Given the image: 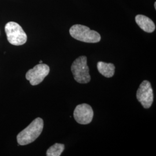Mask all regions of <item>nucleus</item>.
I'll list each match as a JSON object with an SVG mask.
<instances>
[{
    "label": "nucleus",
    "mask_w": 156,
    "mask_h": 156,
    "mask_svg": "<svg viewBox=\"0 0 156 156\" xmlns=\"http://www.w3.org/2000/svg\"><path fill=\"white\" fill-rule=\"evenodd\" d=\"M136 98L145 109L151 108L153 102V91L149 81L144 80L140 84L136 92Z\"/></svg>",
    "instance_id": "6"
},
{
    "label": "nucleus",
    "mask_w": 156,
    "mask_h": 156,
    "mask_svg": "<svg viewBox=\"0 0 156 156\" xmlns=\"http://www.w3.org/2000/svg\"><path fill=\"white\" fill-rule=\"evenodd\" d=\"M69 34L74 39L86 43H97L101 38L98 33L80 24L73 26L69 29Z\"/></svg>",
    "instance_id": "2"
},
{
    "label": "nucleus",
    "mask_w": 156,
    "mask_h": 156,
    "mask_svg": "<svg viewBox=\"0 0 156 156\" xmlns=\"http://www.w3.org/2000/svg\"><path fill=\"white\" fill-rule=\"evenodd\" d=\"M50 72L49 67L42 63L35 66L33 68L29 69L26 73V78L32 86L41 83Z\"/></svg>",
    "instance_id": "5"
},
{
    "label": "nucleus",
    "mask_w": 156,
    "mask_h": 156,
    "mask_svg": "<svg viewBox=\"0 0 156 156\" xmlns=\"http://www.w3.org/2000/svg\"><path fill=\"white\" fill-rule=\"evenodd\" d=\"M44 128L43 120L38 117L26 128L17 135V141L19 145H27L33 142L39 136Z\"/></svg>",
    "instance_id": "1"
},
{
    "label": "nucleus",
    "mask_w": 156,
    "mask_h": 156,
    "mask_svg": "<svg viewBox=\"0 0 156 156\" xmlns=\"http://www.w3.org/2000/svg\"><path fill=\"white\" fill-rule=\"evenodd\" d=\"M135 22L140 28L146 33H153L156 29V26L154 22L149 17L145 15H136L135 17Z\"/></svg>",
    "instance_id": "8"
},
{
    "label": "nucleus",
    "mask_w": 156,
    "mask_h": 156,
    "mask_svg": "<svg viewBox=\"0 0 156 156\" xmlns=\"http://www.w3.org/2000/svg\"><path fill=\"white\" fill-rule=\"evenodd\" d=\"M94 116L91 106L87 104L78 105L74 110L73 117L80 124H88L91 122Z\"/></svg>",
    "instance_id": "7"
},
{
    "label": "nucleus",
    "mask_w": 156,
    "mask_h": 156,
    "mask_svg": "<svg viewBox=\"0 0 156 156\" xmlns=\"http://www.w3.org/2000/svg\"><path fill=\"white\" fill-rule=\"evenodd\" d=\"M87 62L86 56H80L73 62L71 66V69L74 79L79 83H88L90 82L89 68Z\"/></svg>",
    "instance_id": "3"
},
{
    "label": "nucleus",
    "mask_w": 156,
    "mask_h": 156,
    "mask_svg": "<svg viewBox=\"0 0 156 156\" xmlns=\"http://www.w3.org/2000/svg\"><path fill=\"white\" fill-rule=\"evenodd\" d=\"M8 42L15 46L24 45L27 40V36L22 27L16 22H8L5 26Z\"/></svg>",
    "instance_id": "4"
},
{
    "label": "nucleus",
    "mask_w": 156,
    "mask_h": 156,
    "mask_svg": "<svg viewBox=\"0 0 156 156\" xmlns=\"http://www.w3.org/2000/svg\"><path fill=\"white\" fill-rule=\"evenodd\" d=\"M65 146L62 144H55L50 147L46 151V156H60L64 150Z\"/></svg>",
    "instance_id": "10"
},
{
    "label": "nucleus",
    "mask_w": 156,
    "mask_h": 156,
    "mask_svg": "<svg viewBox=\"0 0 156 156\" xmlns=\"http://www.w3.org/2000/svg\"><path fill=\"white\" fill-rule=\"evenodd\" d=\"M97 69L99 73L105 77L111 78L115 74V66L112 63L99 62L97 63Z\"/></svg>",
    "instance_id": "9"
},
{
    "label": "nucleus",
    "mask_w": 156,
    "mask_h": 156,
    "mask_svg": "<svg viewBox=\"0 0 156 156\" xmlns=\"http://www.w3.org/2000/svg\"><path fill=\"white\" fill-rule=\"evenodd\" d=\"M39 63H40V64H41V63H42V60H41V61L39 62Z\"/></svg>",
    "instance_id": "12"
},
{
    "label": "nucleus",
    "mask_w": 156,
    "mask_h": 156,
    "mask_svg": "<svg viewBox=\"0 0 156 156\" xmlns=\"http://www.w3.org/2000/svg\"><path fill=\"white\" fill-rule=\"evenodd\" d=\"M154 8H155V9H156V2H154Z\"/></svg>",
    "instance_id": "11"
}]
</instances>
